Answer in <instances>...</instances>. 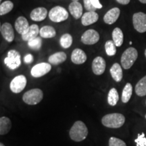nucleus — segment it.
<instances>
[{
	"instance_id": "nucleus-10",
	"label": "nucleus",
	"mask_w": 146,
	"mask_h": 146,
	"mask_svg": "<svg viewBox=\"0 0 146 146\" xmlns=\"http://www.w3.org/2000/svg\"><path fill=\"white\" fill-rule=\"evenodd\" d=\"M51 69H52V66L50 64L42 62L34 66L31 69V73L33 77L39 78L47 74L51 70Z\"/></svg>"
},
{
	"instance_id": "nucleus-1",
	"label": "nucleus",
	"mask_w": 146,
	"mask_h": 146,
	"mask_svg": "<svg viewBox=\"0 0 146 146\" xmlns=\"http://www.w3.org/2000/svg\"><path fill=\"white\" fill-rule=\"evenodd\" d=\"M69 135L74 141H82L85 139L88 135V129L83 122L76 121L69 131Z\"/></svg>"
},
{
	"instance_id": "nucleus-31",
	"label": "nucleus",
	"mask_w": 146,
	"mask_h": 146,
	"mask_svg": "<svg viewBox=\"0 0 146 146\" xmlns=\"http://www.w3.org/2000/svg\"><path fill=\"white\" fill-rule=\"evenodd\" d=\"M28 45L34 50H39L41 47L42 40L41 37H36L28 41Z\"/></svg>"
},
{
	"instance_id": "nucleus-37",
	"label": "nucleus",
	"mask_w": 146,
	"mask_h": 146,
	"mask_svg": "<svg viewBox=\"0 0 146 146\" xmlns=\"http://www.w3.org/2000/svg\"><path fill=\"white\" fill-rule=\"evenodd\" d=\"M116 1L122 5H127L130 2L131 0H116Z\"/></svg>"
},
{
	"instance_id": "nucleus-4",
	"label": "nucleus",
	"mask_w": 146,
	"mask_h": 146,
	"mask_svg": "<svg viewBox=\"0 0 146 146\" xmlns=\"http://www.w3.org/2000/svg\"><path fill=\"white\" fill-rule=\"evenodd\" d=\"M43 91L39 89H33L27 91L23 95V100L25 103L29 105H36L43 100Z\"/></svg>"
},
{
	"instance_id": "nucleus-29",
	"label": "nucleus",
	"mask_w": 146,
	"mask_h": 146,
	"mask_svg": "<svg viewBox=\"0 0 146 146\" xmlns=\"http://www.w3.org/2000/svg\"><path fill=\"white\" fill-rule=\"evenodd\" d=\"M72 43V37L70 34L65 33L60 38V45L64 49L69 48Z\"/></svg>"
},
{
	"instance_id": "nucleus-7",
	"label": "nucleus",
	"mask_w": 146,
	"mask_h": 146,
	"mask_svg": "<svg viewBox=\"0 0 146 146\" xmlns=\"http://www.w3.org/2000/svg\"><path fill=\"white\" fill-rule=\"evenodd\" d=\"M133 27L137 31L141 33L146 32V14L137 12L133 16Z\"/></svg>"
},
{
	"instance_id": "nucleus-25",
	"label": "nucleus",
	"mask_w": 146,
	"mask_h": 146,
	"mask_svg": "<svg viewBox=\"0 0 146 146\" xmlns=\"http://www.w3.org/2000/svg\"><path fill=\"white\" fill-rule=\"evenodd\" d=\"M135 93L139 97L146 96V76L142 78L137 83L135 86Z\"/></svg>"
},
{
	"instance_id": "nucleus-19",
	"label": "nucleus",
	"mask_w": 146,
	"mask_h": 146,
	"mask_svg": "<svg viewBox=\"0 0 146 146\" xmlns=\"http://www.w3.org/2000/svg\"><path fill=\"white\" fill-rule=\"evenodd\" d=\"M14 27L18 33L22 35L30 26L26 18L24 16H19L16 19Z\"/></svg>"
},
{
	"instance_id": "nucleus-21",
	"label": "nucleus",
	"mask_w": 146,
	"mask_h": 146,
	"mask_svg": "<svg viewBox=\"0 0 146 146\" xmlns=\"http://www.w3.org/2000/svg\"><path fill=\"white\" fill-rule=\"evenodd\" d=\"M110 72L111 76H112L113 79H114L115 81L120 82L122 80V78H123V70H122L121 66H120L119 64H114L112 65V66L111 67Z\"/></svg>"
},
{
	"instance_id": "nucleus-41",
	"label": "nucleus",
	"mask_w": 146,
	"mask_h": 146,
	"mask_svg": "<svg viewBox=\"0 0 146 146\" xmlns=\"http://www.w3.org/2000/svg\"><path fill=\"white\" fill-rule=\"evenodd\" d=\"M78 0H72V1H78Z\"/></svg>"
},
{
	"instance_id": "nucleus-30",
	"label": "nucleus",
	"mask_w": 146,
	"mask_h": 146,
	"mask_svg": "<svg viewBox=\"0 0 146 146\" xmlns=\"http://www.w3.org/2000/svg\"><path fill=\"white\" fill-rule=\"evenodd\" d=\"M105 50L108 56H114L116 53V45H115L114 42L112 40H108L106 42Z\"/></svg>"
},
{
	"instance_id": "nucleus-34",
	"label": "nucleus",
	"mask_w": 146,
	"mask_h": 146,
	"mask_svg": "<svg viewBox=\"0 0 146 146\" xmlns=\"http://www.w3.org/2000/svg\"><path fill=\"white\" fill-rule=\"evenodd\" d=\"M84 6L88 12H96L97 8H95L91 2V0H83Z\"/></svg>"
},
{
	"instance_id": "nucleus-39",
	"label": "nucleus",
	"mask_w": 146,
	"mask_h": 146,
	"mask_svg": "<svg viewBox=\"0 0 146 146\" xmlns=\"http://www.w3.org/2000/svg\"><path fill=\"white\" fill-rule=\"evenodd\" d=\"M0 146H5L4 144H3V143H0Z\"/></svg>"
},
{
	"instance_id": "nucleus-36",
	"label": "nucleus",
	"mask_w": 146,
	"mask_h": 146,
	"mask_svg": "<svg viewBox=\"0 0 146 146\" xmlns=\"http://www.w3.org/2000/svg\"><path fill=\"white\" fill-rule=\"evenodd\" d=\"M91 2L97 9H101L102 8V5L100 3L99 0H91Z\"/></svg>"
},
{
	"instance_id": "nucleus-32",
	"label": "nucleus",
	"mask_w": 146,
	"mask_h": 146,
	"mask_svg": "<svg viewBox=\"0 0 146 146\" xmlns=\"http://www.w3.org/2000/svg\"><path fill=\"white\" fill-rule=\"evenodd\" d=\"M109 146H127V145L123 140L114 137H112L110 138Z\"/></svg>"
},
{
	"instance_id": "nucleus-14",
	"label": "nucleus",
	"mask_w": 146,
	"mask_h": 146,
	"mask_svg": "<svg viewBox=\"0 0 146 146\" xmlns=\"http://www.w3.org/2000/svg\"><path fill=\"white\" fill-rule=\"evenodd\" d=\"M120 14V10L118 8H113L108 11L104 16V21L108 25H112L118 20Z\"/></svg>"
},
{
	"instance_id": "nucleus-9",
	"label": "nucleus",
	"mask_w": 146,
	"mask_h": 146,
	"mask_svg": "<svg viewBox=\"0 0 146 146\" xmlns=\"http://www.w3.org/2000/svg\"><path fill=\"white\" fill-rule=\"evenodd\" d=\"M81 42L85 45H94L100 40V35L94 29H89L81 36Z\"/></svg>"
},
{
	"instance_id": "nucleus-22",
	"label": "nucleus",
	"mask_w": 146,
	"mask_h": 146,
	"mask_svg": "<svg viewBox=\"0 0 146 146\" xmlns=\"http://www.w3.org/2000/svg\"><path fill=\"white\" fill-rule=\"evenodd\" d=\"M12 128V122L10 118L5 117H1L0 118V135H4L10 131Z\"/></svg>"
},
{
	"instance_id": "nucleus-33",
	"label": "nucleus",
	"mask_w": 146,
	"mask_h": 146,
	"mask_svg": "<svg viewBox=\"0 0 146 146\" xmlns=\"http://www.w3.org/2000/svg\"><path fill=\"white\" fill-rule=\"evenodd\" d=\"M137 146H146V138L144 133L139 134L137 138L135 140Z\"/></svg>"
},
{
	"instance_id": "nucleus-38",
	"label": "nucleus",
	"mask_w": 146,
	"mask_h": 146,
	"mask_svg": "<svg viewBox=\"0 0 146 146\" xmlns=\"http://www.w3.org/2000/svg\"><path fill=\"white\" fill-rule=\"evenodd\" d=\"M142 3H146V0H139Z\"/></svg>"
},
{
	"instance_id": "nucleus-11",
	"label": "nucleus",
	"mask_w": 146,
	"mask_h": 146,
	"mask_svg": "<svg viewBox=\"0 0 146 146\" xmlns=\"http://www.w3.org/2000/svg\"><path fill=\"white\" fill-rule=\"evenodd\" d=\"M106 62L103 58L98 56L93 60L92 70L96 75H101L106 70Z\"/></svg>"
},
{
	"instance_id": "nucleus-15",
	"label": "nucleus",
	"mask_w": 146,
	"mask_h": 146,
	"mask_svg": "<svg viewBox=\"0 0 146 146\" xmlns=\"http://www.w3.org/2000/svg\"><path fill=\"white\" fill-rule=\"evenodd\" d=\"M87 60V55L81 49L76 48L71 54V61L75 64H82Z\"/></svg>"
},
{
	"instance_id": "nucleus-26",
	"label": "nucleus",
	"mask_w": 146,
	"mask_h": 146,
	"mask_svg": "<svg viewBox=\"0 0 146 146\" xmlns=\"http://www.w3.org/2000/svg\"><path fill=\"white\" fill-rule=\"evenodd\" d=\"M133 87L131 83H128L126 84L125 87H124L123 93H122V102L123 103H127L129 101L132 96Z\"/></svg>"
},
{
	"instance_id": "nucleus-24",
	"label": "nucleus",
	"mask_w": 146,
	"mask_h": 146,
	"mask_svg": "<svg viewBox=\"0 0 146 146\" xmlns=\"http://www.w3.org/2000/svg\"><path fill=\"white\" fill-rule=\"evenodd\" d=\"M39 34L41 37L53 38L56 36V32L54 27L51 26H44L40 29Z\"/></svg>"
},
{
	"instance_id": "nucleus-43",
	"label": "nucleus",
	"mask_w": 146,
	"mask_h": 146,
	"mask_svg": "<svg viewBox=\"0 0 146 146\" xmlns=\"http://www.w3.org/2000/svg\"><path fill=\"white\" fill-rule=\"evenodd\" d=\"M145 118H146V115H145Z\"/></svg>"
},
{
	"instance_id": "nucleus-17",
	"label": "nucleus",
	"mask_w": 146,
	"mask_h": 146,
	"mask_svg": "<svg viewBox=\"0 0 146 146\" xmlns=\"http://www.w3.org/2000/svg\"><path fill=\"white\" fill-rule=\"evenodd\" d=\"M47 16V10L46 8L39 7L34 9L30 14L31 18L33 21L40 22L45 19Z\"/></svg>"
},
{
	"instance_id": "nucleus-20",
	"label": "nucleus",
	"mask_w": 146,
	"mask_h": 146,
	"mask_svg": "<svg viewBox=\"0 0 146 146\" xmlns=\"http://www.w3.org/2000/svg\"><path fill=\"white\" fill-rule=\"evenodd\" d=\"M66 54L64 52H59L51 55L48 58V61L51 64L58 65L66 61Z\"/></svg>"
},
{
	"instance_id": "nucleus-6",
	"label": "nucleus",
	"mask_w": 146,
	"mask_h": 146,
	"mask_svg": "<svg viewBox=\"0 0 146 146\" xmlns=\"http://www.w3.org/2000/svg\"><path fill=\"white\" fill-rule=\"evenodd\" d=\"M4 63L12 70H15L21 64V55L16 50H12L8 52V56L5 58Z\"/></svg>"
},
{
	"instance_id": "nucleus-18",
	"label": "nucleus",
	"mask_w": 146,
	"mask_h": 146,
	"mask_svg": "<svg viewBox=\"0 0 146 146\" xmlns=\"http://www.w3.org/2000/svg\"><path fill=\"white\" fill-rule=\"evenodd\" d=\"M70 13L75 19H79L83 16V6L78 1H72L68 7Z\"/></svg>"
},
{
	"instance_id": "nucleus-5",
	"label": "nucleus",
	"mask_w": 146,
	"mask_h": 146,
	"mask_svg": "<svg viewBox=\"0 0 146 146\" xmlns=\"http://www.w3.org/2000/svg\"><path fill=\"white\" fill-rule=\"evenodd\" d=\"M49 18L54 23H60L68 19V11L62 6L54 7L49 12Z\"/></svg>"
},
{
	"instance_id": "nucleus-23",
	"label": "nucleus",
	"mask_w": 146,
	"mask_h": 146,
	"mask_svg": "<svg viewBox=\"0 0 146 146\" xmlns=\"http://www.w3.org/2000/svg\"><path fill=\"white\" fill-rule=\"evenodd\" d=\"M124 35L122 30L118 27L115 28L112 32V41L114 42L116 47H120L123 43Z\"/></svg>"
},
{
	"instance_id": "nucleus-8",
	"label": "nucleus",
	"mask_w": 146,
	"mask_h": 146,
	"mask_svg": "<svg viewBox=\"0 0 146 146\" xmlns=\"http://www.w3.org/2000/svg\"><path fill=\"white\" fill-rule=\"evenodd\" d=\"M27 78L24 75H18L16 76L11 81L10 87L11 91L14 94L21 93L27 85Z\"/></svg>"
},
{
	"instance_id": "nucleus-3",
	"label": "nucleus",
	"mask_w": 146,
	"mask_h": 146,
	"mask_svg": "<svg viewBox=\"0 0 146 146\" xmlns=\"http://www.w3.org/2000/svg\"><path fill=\"white\" fill-rule=\"evenodd\" d=\"M138 52L134 47L127 48L122 55L121 64L125 69H129L137 59Z\"/></svg>"
},
{
	"instance_id": "nucleus-2",
	"label": "nucleus",
	"mask_w": 146,
	"mask_h": 146,
	"mask_svg": "<svg viewBox=\"0 0 146 146\" xmlns=\"http://www.w3.org/2000/svg\"><path fill=\"white\" fill-rule=\"evenodd\" d=\"M125 122V116L120 113L106 114L102 119V123L104 126L112 129H118L121 127Z\"/></svg>"
},
{
	"instance_id": "nucleus-13",
	"label": "nucleus",
	"mask_w": 146,
	"mask_h": 146,
	"mask_svg": "<svg viewBox=\"0 0 146 146\" xmlns=\"http://www.w3.org/2000/svg\"><path fill=\"white\" fill-rule=\"evenodd\" d=\"M39 29L38 25H32L23 33L22 35V39L25 41H29L30 40L37 37L38 34L39 33Z\"/></svg>"
},
{
	"instance_id": "nucleus-44",
	"label": "nucleus",
	"mask_w": 146,
	"mask_h": 146,
	"mask_svg": "<svg viewBox=\"0 0 146 146\" xmlns=\"http://www.w3.org/2000/svg\"><path fill=\"white\" fill-rule=\"evenodd\" d=\"M0 1H1V0H0Z\"/></svg>"
},
{
	"instance_id": "nucleus-12",
	"label": "nucleus",
	"mask_w": 146,
	"mask_h": 146,
	"mask_svg": "<svg viewBox=\"0 0 146 146\" xmlns=\"http://www.w3.org/2000/svg\"><path fill=\"white\" fill-rule=\"evenodd\" d=\"M0 31L1 35L9 43L13 41L14 39V29L12 25L9 23H5L0 27Z\"/></svg>"
},
{
	"instance_id": "nucleus-40",
	"label": "nucleus",
	"mask_w": 146,
	"mask_h": 146,
	"mask_svg": "<svg viewBox=\"0 0 146 146\" xmlns=\"http://www.w3.org/2000/svg\"><path fill=\"white\" fill-rule=\"evenodd\" d=\"M129 44H130V45L132 44V41H130V42H129Z\"/></svg>"
},
{
	"instance_id": "nucleus-27",
	"label": "nucleus",
	"mask_w": 146,
	"mask_h": 146,
	"mask_svg": "<svg viewBox=\"0 0 146 146\" xmlns=\"http://www.w3.org/2000/svg\"><path fill=\"white\" fill-rule=\"evenodd\" d=\"M119 100V96H118V93L117 90L115 88H112L110 90L108 96V102L110 106H114L116 105L117 102Z\"/></svg>"
},
{
	"instance_id": "nucleus-28",
	"label": "nucleus",
	"mask_w": 146,
	"mask_h": 146,
	"mask_svg": "<svg viewBox=\"0 0 146 146\" xmlns=\"http://www.w3.org/2000/svg\"><path fill=\"white\" fill-rule=\"evenodd\" d=\"M14 8V3L11 1H5L0 5V16L5 15L12 10Z\"/></svg>"
},
{
	"instance_id": "nucleus-16",
	"label": "nucleus",
	"mask_w": 146,
	"mask_h": 146,
	"mask_svg": "<svg viewBox=\"0 0 146 146\" xmlns=\"http://www.w3.org/2000/svg\"><path fill=\"white\" fill-rule=\"evenodd\" d=\"M99 19V15L96 12H87L82 16L81 23L83 26L92 25Z\"/></svg>"
},
{
	"instance_id": "nucleus-42",
	"label": "nucleus",
	"mask_w": 146,
	"mask_h": 146,
	"mask_svg": "<svg viewBox=\"0 0 146 146\" xmlns=\"http://www.w3.org/2000/svg\"><path fill=\"white\" fill-rule=\"evenodd\" d=\"M145 58H146V50H145Z\"/></svg>"
},
{
	"instance_id": "nucleus-35",
	"label": "nucleus",
	"mask_w": 146,
	"mask_h": 146,
	"mask_svg": "<svg viewBox=\"0 0 146 146\" xmlns=\"http://www.w3.org/2000/svg\"><path fill=\"white\" fill-rule=\"evenodd\" d=\"M24 61L26 64H30L33 61V56L31 54H29L27 56H25V58H24Z\"/></svg>"
}]
</instances>
